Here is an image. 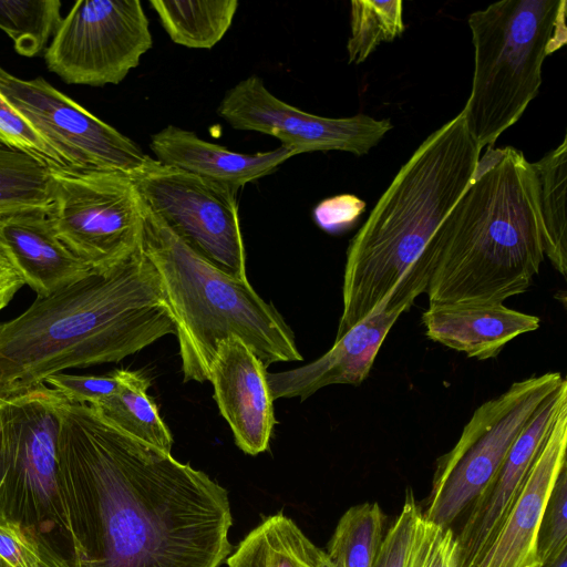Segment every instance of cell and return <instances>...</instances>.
I'll return each instance as SVG.
<instances>
[{"instance_id": "obj_18", "label": "cell", "mask_w": 567, "mask_h": 567, "mask_svg": "<svg viewBox=\"0 0 567 567\" xmlns=\"http://www.w3.org/2000/svg\"><path fill=\"white\" fill-rule=\"evenodd\" d=\"M0 247L37 297H48L94 272L59 239L48 210L1 216Z\"/></svg>"}, {"instance_id": "obj_30", "label": "cell", "mask_w": 567, "mask_h": 567, "mask_svg": "<svg viewBox=\"0 0 567 567\" xmlns=\"http://www.w3.org/2000/svg\"><path fill=\"white\" fill-rule=\"evenodd\" d=\"M567 549V466L551 489L538 535L542 565L554 560Z\"/></svg>"}, {"instance_id": "obj_31", "label": "cell", "mask_w": 567, "mask_h": 567, "mask_svg": "<svg viewBox=\"0 0 567 567\" xmlns=\"http://www.w3.org/2000/svg\"><path fill=\"white\" fill-rule=\"evenodd\" d=\"M0 138L41 159L49 167H66L62 158L0 93Z\"/></svg>"}, {"instance_id": "obj_29", "label": "cell", "mask_w": 567, "mask_h": 567, "mask_svg": "<svg viewBox=\"0 0 567 567\" xmlns=\"http://www.w3.org/2000/svg\"><path fill=\"white\" fill-rule=\"evenodd\" d=\"M404 567H460L456 535L417 515Z\"/></svg>"}, {"instance_id": "obj_1", "label": "cell", "mask_w": 567, "mask_h": 567, "mask_svg": "<svg viewBox=\"0 0 567 567\" xmlns=\"http://www.w3.org/2000/svg\"><path fill=\"white\" fill-rule=\"evenodd\" d=\"M58 483L81 567H219L227 491L89 404L63 400Z\"/></svg>"}, {"instance_id": "obj_27", "label": "cell", "mask_w": 567, "mask_h": 567, "mask_svg": "<svg viewBox=\"0 0 567 567\" xmlns=\"http://www.w3.org/2000/svg\"><path fill=\"white\" fill-rule=\"evenodd\" d=\"M59 0H0V29L24 56L42 52L54 37L62 17Z\"/></svg>"}, {"instance_id": "obj_2", "label": "cell", "mask_w": 567, "mask_h": 567, "mask_svg": "<svg viewBox=\"0 0 567 567\" xmlns=\"http://www.w3.org/2000/svg\"><path fill=\"white\" fill-rule=\"evenodd\" d=\"M481 150L464 112L429 135L351 239L336 339L383 309L408 311L425 293V248L474 179Z\"/></svg>"}, {"instance_id": "obj_6", "label": "cell", "mask_w": 567, "mask_h": 567, "mask_svg": "<svg viewBox=\"0 0 567 567\" xmlns=\"http://www.w3.org/2000/svg\"><path fill=\"white\" fill-rule=\"evenodd\" d=\"M64 399L44 383L0 398V532L49 567H81L58 483Z\"/></svg>"}, {"instance_id": "obj_3", "label": "cell", "mask_w": 567, "mask_h": 567, "mask_svg": "<svg viewBox=\"0 0 567 567\" xmlns=\"http://www.w3.org/2000/svg\"><path fill=\"white\" fill-rule=\"evenodd\" d=\"M175 323L157 274L140 245L104 271L0 322V398L24 393L63 370L118 362Z\"/></svg>"}, {"instance_id": "obj_39", "label": "cell", "mask_w": 567, "mask_h": 567, "mask_svg": "<svg viewBox=\"0 0 567 567\" xmlns=\"http://www.w3.org/2000/svg\"><path fill=\"white\" fill-rule=\"evenodd\" d=\"M6 215H10V214H8V213H6V212H3V210H0V217H1V216H6Z\"/></svg>"}, {"instance_id": "obj_23", "label": "cell", "mask_w": 567, "mask_h": 567, "mask_svg": "<svg viewBox=\"0 0 567 567\" xmlns=\"http://www.w3.org/2000/svg\"><path fill=\"white\" fill-rule=\"evenodd\" d=\"M159 21L177 44L210 49L230 28L237 0H151Z\"/></svg>"}, {"instance_id": "obj_35", "label": "cell", "mask_w": 567, "mask_h": 567, "mask_svg": "<svg viewBox=\"0 0 567 567\" xmlns=\"http://www.w3.org/2000/svg\"><path fill=\"white\" fill-rule=\"evenodd\" d=\"M23 285L21 276L0 247V311L8 306Z\"/></svg>"}, {"instance_id": "obj_13", "label": "cell", "mask_w": 567, "mask_h": 567, "mask_svg": "<svg viewBox=\"0 0 567 567\" xmlns=\"http://www.w3.org/2000/svg\"><path fill=\"white\" fill-rule=\"evenodd\" d=\"M217 113L233 128L271 135L297 155L318 151L364 155L392 128L390 120L365 114L331 118L303 112L275 96L255 74L226 92Z\"/></svg>"}, {"instance_id": "obj_26", "label": "cell", "mask_w": 567, "mask_h": 567, "mask_svg": "<svg viewBox=\"0 0 567 567\" xmlns=\"http://www.w3.org/2000/svg\"><path fill=\"white\" fill-rule=\"evenodd\" d=\"M384 514L378 503L350 507L339 519L326 551L336 567H372L383 537Z\"/></svg>"}, {"instance_id": "obj_4", "label": "cell", "mask_w": 567, "mask_h": 567, "mask_svg": "<svg viewBox=\"0 0 567 567\" xmlns=\"http://www.w3.org/2000/svg\"><path fill=\"white\" fill-rule=\"evenodd\" d=\"M432 305H497L525 292L544 260L538 179L513 146L487 147L425 248Z\"/></svg>"}, {"instance_id": "obj_32", "label": "cell", "mask_w": 567, "mask_h": 567, "mask_svg": "<svg viewBox=\"0 0 567 567\" xmlns=\"http://www.w3.org/2000/svg\"><path fill=\"white\" fill-rule=\"evenodd\" d=\"M421 512L413 491L408 487L400 514L382 537L372 567H404L414 523Z\"/></svg>"}, {"instance_id": "obj_34", "label": "cell", "mask_w": 567, "mask_h": 567, "mask_svg": "<svg viewBox=\"0 0 567 567\" xmlns=\"http://www.w3.org/2000/svg\"><path fill=\"white\" fill-rule=\"evenodd\" d=\"M365 209V202L352 194H340L321 200L313 208L316 224L329 234L349 230Z\"/></svg>"}, {"instance_id": "obj_24", "label": "cell", "mask_w": 567, "mask_h": 567, "mask_svg": "<svg viewBox=\"0 0 567 567\" xmlns=\"http://www.w3.org/2000/svg\"><path fill=\"white\" fill-rule=\"evenodd\" d=\"M538 179L539 212L544 254L553 267L567 275V136L563 142L533 163Z\"/></svg>"}, {"instance_id": "obj_8", "label": "cell", "mask_w": 567, "mask_h": 567, "mask_svg": "<svg viewBox=\"0 0 567 567\" xmlns=\"http://www.w3.org/2000/svg\"><path fill=\"white\" fill-rule=\"evenodd\" d=\"M565 380L559 372L528 377L481 404L453 449L437 460L423 516L451 527L487 488L520 431Z\"/></svg>"}, {"instance_id": "obj_38", "label": "cell", "mask_w": 567, "mask_h": 567, "mask_svg": "<svg viewBox=\"0 0 567 567\" xmlns=\"http://www.w3.org/2000/svg\"><path fill=\"white\" fill-rule=\"evenodd\" d=\"M0 567H11V566L0 556Z\"/></svg>"}, {"instance_id": "obj_9", "label": "cell", "mask_w": 567, "mask_h": 567, "mask_svg": "<svg viewBox=\"0 0 567 567\" xmlns=\"http://www.w3.org/2000/svg\"><path fill=\"white\" fill-rule=\"evenodd\" d=\"M49 217L59 239L94 271L130 256L142 239V200L130 174L49 167Z\"/></svg>"}, {"instance_id": "obj_33", "label": "cell", "mask_w": 567, "mask_h": 567, "mask_svg": "<svg viewBox=\"0 0 567 567\" xmlns=\"http://www.w3.org/2000/svg\"><path fill=\"white\" fill-rule=\"evenodd\" d=\"M69 402L94 405L112 394L121 385L118 370L106 375H76L56 373L45 380Z\"/></svg>"}, {"instance_id": "obj_12", "label": "cell", "mask_w": 567, "mask_h": 567, "mask_svg": "<svg viewBox=\"0 0 567 567\" xmlns=\"http://www.w3.org/2000/svg\"><path fill=\"white\" fill-rule=\"evenodd\" d=\"M0 93L69 168L131 174L148 157L131 138L42 78L20 79L0 65Z\"/></svg>"}, {"instance_id": "obj_17", "label": "cell", "mask_w": 567, "mask_h": 567, "mask_svg": "<svg viewBox=\"0 0 567 567\" xmlns=\"http://www.w3.org/2000/svg\"><path fill=\"white\" fill-rule=\"evenodd\" d=\"M402 313L399 309H383L336 339L331 349L317 360L297 369L267 373L274 401L279 398L303 401L328 385L362 383L385 337Z\"/></svg>"}, {"instance_id": "obj_11", "label": "cell", "mask_w": 567, "mask_h": 567, "mask_svg": "<svg viewBox=\"0 0 567 567\" xmlns=\"http://www.w3.org/2000/svg\"><path fill=\"white\" fill-rule=\"evenodd\" d=\"M140 0H80L45 49L48 69L68 84H118L152 48Z\"/></svg>"}, {"instance_id": "obj_10", "label": "cell", "mask_w": 567, "mask_h": 567, "mask_svg": "<svg viewBox=\"0 0 567 567\" xmlns=\"http://www.w3.org/2000/svg\"><path fill=\"white\" fill-rule=\"evenodd\" d=\"M130 176L143 204L181 239L226 272L247 278L237 188L150 155Z\"/></svg>"}, {"instance_id": "obj_21", "label": "cell", "mask_w": 567, "mask_h": 567, "mask_svg": "<svg viewBox=\"0 0 567 567\" xmlns=\"http://www.w3.org/2000/svg\"><path fill=\"white\" fill-rule=\"evenodd\" d=\"M324 555L291 518L278 513L249 532L226 564L228 567H321Z\"/></svg>"}, {"instance_id": "obj_20", "label": "cell", "mask_w": 567, "mask_h": 567, "mask_svg": "<svg viewBox=\"0 0 567 567\" xmlns=\"http://www.w3.org/2000/svg\"><path fill=\"white\" fill-rule=\"evenodd\" d=\"M150 147L156 161L164 165L237 189L269 175L284 162L297 155L282 145L268 152L238 153L174 125H167L154 133Z\"/></svg>"}, {"instance_id": "obj_15", "label": "cell", "mask_w": 567, "mask_h": 567, "mask_svg": "<svg viewBox=\"0 0 567 567\" xmlns=\"http://www.w3.org/2000/svg\"><path fill=\"white\" fill-rule=\"evenodd\" d=\"M264 363L239 338L218 343L209 369L214 399L236 445L249 455L265 452L276 423Z\"/></svg>"}, {"instance_id": "obj_16", "label": "cell", "mask_w": 567, "mask_h": 567, "mask_svg": "<svg viewBox=\"0 0 567 567\" xmlns=\"http://www.w3.org/2000/svg\"><path fill=\"white\" fill-rule=\"evenodd\" d=\"M567 408L557 417L499 530L471 567H542L538 535L566 463Z\"/></svg>"}, {"instance_id": "obj_25", "label": "cell", "mask_w": 567, "mask_h": 567, "mask_svg": "<svg viewBox=\"0 0 567 567\" xmlns=\"http://www.w3.org/2000/svg\"><path fill=\"white\" fill-rule=\"evenodd\" d=\"M50 212L49 166L0 138V210Z\"/></svg>"}, {"instance_id": "obj_36", "label": "cell", "mask_w": 567, "mask_h": 567, "mask_svg": "<svg viewBox=\"0 0 567 567\" xmlns=\"http://www.w3.org/2000/svg\"><path fill=\"white\" fill-rule=\"evenodd\" d=\"M542 567H567V549L554 560L542 565Z\"/></svg>"}, {"instance_id": "obj_5", "label": "cell", "mask_w": 567, "mask_h": 567, "mask_svg": "<svg viewBox=\"0 0 567 567\" xmlns=\"http://www.w3.org/2000/svg\"><path fill=\"white\" fill-rule=\"evenodd\" d=\"M141 245L173 317L183 381L204 382L218 343L237 337L267 368L302 360L292 330L247 278L235 277L198 254L142 202Z\"/></svg>"}, {"instance_id": "obj_19", "label": "cell", "mask_w": 567, "mask_h": 567, "mask_svg": "<svg viewBox=\"0 0 567 567\" xmlns=\"http://www.w3.org/2000/svg\"><path fill=\"white\" fill-rule=\"evenodd\" d=\"M426 337L468 358H496L516 337L535 331L540 319L497 305H432L423 312Z\"/></svg>"}, {"instance_id": "obj_37", "label": "cell", "mask_w": 567, "mask_h": 567, "mask_svg": "<svg viewBox=\"0 0 567 567\" xmlns=\"http://www.w3.org/2000/svg\"><path fill=\"white\" fill-rule=\"evenodd\" d=\"M321 567H336L333 565V563L331 561V559L328 557L327 553H326V555L323 557V560L321 563Z\"/></svg>"}, {"instance_id": "obj_7", "label": "cell", "mask_w": 567, "mask_h": 567, "mask_svg": "<svg viewBox=\"0 0 567 567\" xmlns=\"http://www.w3.org/2000/svg\"><path fill=\"white\" fill-rule=\"evenodd\" d=\"M566 11V0H503L468 16L474 74L462 111L481 151L538 94L545 59L567 42Z\"/></svg>"}, {"instance_id": "obj_22", "label": "cell", "mask_w": 567, "mask_h": 567, "mask_svg": "<svg viewBox=\"0 0 567 567\" xmlns=\"http://www.w3.org/2000/svg\"><path fill=\"white\" fill-rule=\"evenodd\" d=\"M118 390L91 406L123 432L171 453L173 437L158 413L156 403L147 393V377L140 371L118 370Z\"/></svg>"}, {"instance_id": "obj_14", "label": "cell", "mask_w": 567, "mask_h": 567, "mask_svg": "<svg viewBox=\"0 0 567 567\" xmlns=\"http://www.w3.org/2000/svg\"><path fill=\"white\" fill-rule=\"evenodd\" d=\"M566 408L565 380L537 409L514 441L491 484L472 504L456 536L460 567H471L494 539L557 417Z\"/></svg>"}, {"instance_id": "obj_28", "label": "cell", "mask_w": 567, "mask_h": 567, "mask_svg": "<svg viewBox=\"0 0 567 567\" xmlns=\"http://www.w3.org/2000/svg\"><path fill=\"white\" fill-rule=\"evenodd\" d=\"M403 2L351 1V34L347 43L349 63L360 64L382 42L401 35L405 27L402 19Z\"/></svg>"}]
</instances>
